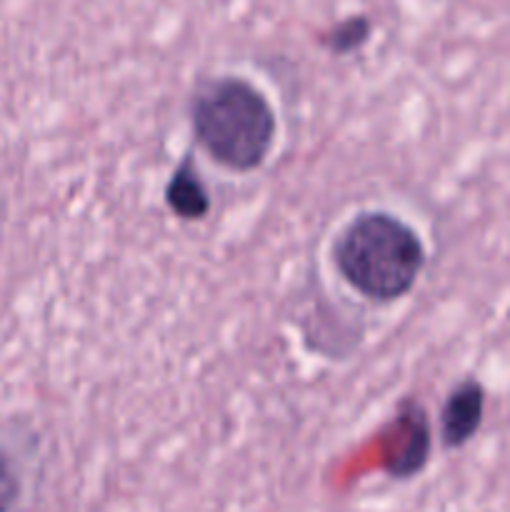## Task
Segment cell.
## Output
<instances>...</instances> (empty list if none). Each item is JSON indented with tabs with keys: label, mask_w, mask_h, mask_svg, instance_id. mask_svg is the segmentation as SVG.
Instances as JSON below:
<instances>
[{
	"label": "cell",
	"mask_w": 510,
	"mask_h": 512,
	"mask_svg": "<svg viewBox=\"0 0 510 512\" xmlns=\"http://www.w3.org/2000/svg\"><path fill=\"white\" fill-rule=\"evenodd\" d=\"M188 118L198 148L230 173L258 170L278 138L273 103L240 75L203 80L190 95Z\"/></svg>",
	"instance_id": "cell-1"
},
{
	"label": "cell",
	"mask_w": 510,
	"mask_h": 512,
	"mask_svg": "<svg viewBox=\"0 0 510 512\" xmlns=\"http://www.w3.org/2000/svg\"><path fill=\"white\" fill-rule=\"evenodd\" d=\"M340 278L370 303L405 298L425 268L418 230L388 210H360L338 230L330 248Z\"/></svg>",
	"instance_id": "cell-2"
},
{
	"label": "cell",
	"mask_w": 510,
	"mask_h": 512,
	"mask_svg": "<svg viewBox=\"0 0 510 512\" xmlns=\"http://www.w3.org/2000/svg\"><path fill=\"white\" fill-rule=\"evenodd\" d=\"M395 435V445L388 450L385 473L395 480H408L425 468L430 458V420L423 405L413 398H405L398 405V413L388 425Z\"/></svg>",
	"instance_id": "cell-3"
},
{
	"label": "cell",
	"mask_w": 510,
	"mask_h": 512,
	"mask_svg": "<svg viewBox=\"0 0 510 512\" xmlns=\"http://www.w3.org/2000/svg\"><path fill=\"white\" fill-rule=\"evenodd\" d=\"M485 390L478 380L468 378L450 390L440 410V443L448 450H458L475 438L483 425Z\"/></svg>",
	"instance_id": "cell-4"
},
{
	"label": "cell",
	"mask_w": 510,
	"mask_h": 512,
	"mask_svg": "<svg viewBox=\"0 0 510 512\" xmlns=\"http://www.w3.org/2000/svg\"><path fill=\"white\" fill-rule=\"evenodd\" d=\"M163 198L170 213L180 220H188V223L203 220L205 215L210 213L213 200H210L208 188H205L203 178H200L193 155H185V158L175 165L168 183H165Z\"/></svg>",
	"instance_id": "cell-5"
},
{
	"label": "cell",
	"mask_w": 510,
	"mask_h": 512,
	"mask_svg": "<svg viewBox=\"0 0 510 512\" xmlns=\"http://www.w3.org/2000/svg\"><path fill=\"white\" fill-rule=\"evenodd\" d=\"M370 35H373V20L368 15H350L325 33H320V43L333 55H348L363 48Z\"/></svg>",
	"instance_id": "cell-6"
},
{
	"label": "cell",
	"mask_w": 510,
	"mask_h": 512,
	"mask_svg": "<svg viewBox=\"0 0 510 512\" xmlns=\"http://www.w3.org/2000/svg\"><path fill=\"white\" fill-rule=\"evenodd\" d=\"M20 500V478L10 458L0 453V512H13Z\"/></svg>",
	"instance_id": "cell-7"
}]
</instances>
